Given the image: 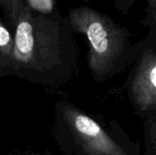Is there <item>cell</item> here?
<instances>
[{"label":"cell","instance_id":"ba28073f","mask_svg":"<svg viewBox=\"0 0 156 155\" xmlns=\"http://www.w3.org/2000/svg\"><path fill=\"white\" fill-rule=\"evenodd\" d=\"M148 1V3H149V5H150V6L152 7V13H153V15L154 16H155V4H156V0H147Z\"/></svg>","mask_w":156,"mask_h":155},{"label":"cell","instance_id":"3957f363","mask_svg":"<svg viewBox=\"0 0 156 155\" xmlns=\"http://www.w3.org/2000/svg\"><path fill=\"white\" fill-rule=\"evenodd\" d=\"M63 116L71 133L87 155H128L97 122L83 112L66 106Z\"/></svg>","mask_w":156,"mask_h":155},{"label":"cell","instance_id":"9c48e42d","mask_svg":"<svg viewBox=\"0 0 156 155\" xmlns=\"http://www.w3.org/2000/svg\"><path fill=\"white\" fill-rule=\"evenodd\" d=\"M7 62H8V61H7L6 59H5V58L0 55V72L2 71L3 67H5V64H6Z\"/></svg>","mask_w":156,"mask_h":155},{"label":"cell","instance_id":"52a82bcc","mask_svg":"<svg viewBox=\"0 0 156 155\" xmlns=\"http://www.w3.org/2000/svg\"><path fill=\"white\" fill-rule=\"evenodd\" d=\"M0 7L4 10L5 16L14 25V2L13 0H0Z\"/></svg>","mask_w":156,"mask_h":155},{"label":"cell","instance_id":"8992f818","mask_svg":"<svg viewBox=\"0 0 156 155\" xmlns=\"http://www.w3.org/2000/svg\"><path fill=\"white\" fill-rule=\"evenodd\" d=\"M28 2L31 7L41 13H48L53 9V0H28Z\"/></svg>","mask_w":156,"mask_h":155},{"label":"cell","instance_id":"277c9868","mask_svg":"<svg viewBox=\"0 0 156 155\" xmlns=\"http://www.w3.org/2000/svg\"><path fill=\"white\" fill-rule=\"evenodd\" d=\"M133 103L142 111L156 109V54L148 48L142 56L130 86Z\"/></svg>","mask_w":156,"mask_h":155},{"label":"cell","instance_id":"6da1fadb","mask_svg":"<svg viewBox=\"0 0 156 155\" xmlns=\"http://www.w3.org/2000/svg\"><path fill=\"white\" fill-rule=\"evenodd\" d=\"M13 2L16 32L10 62L35 70L54 67L60 56L57 26L45 16L35 15L23 0Z\"/></svg>","mask_w":156,"mask_h":155},{"label":"cell","instance_id":"7a4b0ae2","mask_svg":"<svg viewBox=\"0 0 156 155\" xmlns=\"http://www.w3.org/2000/svg\"><path fill=\"white\" fill-rule=\"evenodd\" d=\"M73 29L89 43L88 65L96 79L106 78L127 49L129 32L109 16L87 6L70 9Z\"/></svg>","mask_w":156,"mask_h":155},{"label":"cell","instance_id":"5b68a950","mask_svg":"<svg viewBox=\"0 0 156 155\" xmlns=\"http://www.w3.org/2000/svg\"><path fill=\"white\" fill-rule=\"evenodd\" d=\"M14 39L5 26L0 21V55L9 63L13 51Z\"/></svg>","mask_w":156,"mask_h":155}]
</instances>
